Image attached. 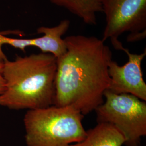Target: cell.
I'll return each mask as SVG.
<instances>
[{
    "label": "cell",
    "mask_w": 146,
    "mask_h": 146,
    "mask_svg": "<svg viewBox=\"0 0 146 146\" xmlns=\"http://www.w3.org/2000/svg\"><path fill=\"white\" fill-rule=\"evenodd\" d=\"M64 40L67 50L57 58L54 105L73 106L87 115L104 103L112 52L96 37L76 35Z\"/></svg>",
    "instance_id": "1"
},
{
    "label": "cell",
    "mask_w": 146,
    "mask_h": 146,
    "mask_svg": "<svg viewBox=\"0 0 146 146\" xmlns=\"http://www.w3.org/2000/svg\"><path fill=\"white\" fill-rule=\"evenodd\" d=\"M57 58L50 54L16 56L4 62L5 91L0 106L9 110H35L54 105Z\"/></svg>",
    "instance_id": "2"
},
{
    "label": "cell",
    "mask_w": 146,
    "mask_h": 146,
    "mask_svg": "<svg viewBox=\"0 0 146 146\" xmlns=\"http://www.w3.org/2000/svg\"><path fill=\"white\" fill-rule=\"evenodd\" d=\"M84 117L71 106L28 110L23 119L27 146H70L83 141Z\"/></svg>",
    "instance_id": "3"
},
{
    "label": "cell",
    "mask_w": 146,
    "mask_h": 146,
    "mask_svg": "<svg viewBox=\"0 0 146 146\" xmlns=\"http://www.w3.org/2000/svg\"><path fill=\"white\" fill-rule=\"evenodd\" d=\"M104 96V103L95 110L97 122L114 125L124 136L125 146H140L141 138L146 135V101L108 90Z\"/></svg>",
    "instance_id": "4"
},
{
    "label": "cell",
    "mask_w": 146,
    "mask_h": 146,
    "mask_svg": "<svg viewBox=\"0 0 146 146\" xmlns=\"http://www.w3.org/2000/svg\"><path fill=\"white\" fill-rule=\"evenodd\" d=\"M106 25L102 40L110 39L116 50L125 47L119 40L126 32L146 31V0H101Z\"/></svg>",
    "instance_id": "5"
},
{
    "label": "cell",
    "mask_w": 146,
    "mask_h": 146,
    "mask_svg": "<svg viewBox=\"0 0 146 146\" xmlns=\"http://www.w3.org/2000/svg\"><path fill=\"white\" fill-rule=\"evenodd\" d=\"M128 56V61L121 66L110 61L108 73L110 78L108 90L115 94L133 95L146 101V84L143 78L141 63L146 56V50L140 54H132L125 48L123 50Z\"/></svg>",
    "instance_id": "6"
},
{
    "label": "cell",
    "mask_w": 146,
    "mask_h": 146,
    "mask_svg": "<svg viewBox=\"0 0 146 146\" xmlns=\"http://www.w3.org/2000/svg\"><path fill=\"white\" fill-rule=\"evenodd\" d=\"M70 25L69 20H64L52 27H39L37 33L43 34V36L31 38V47H36L43 53L50 54L56 58H60L67 50L66 44L62 36L68 31Z\"/></svg>",
    "instance_id": "7"
},
{
    "label": "cell",
    "mask_w": 146,
    "mask_h": 146,
    "mask_svg": "<svg viewBox=\"0 0 146 146\" xmlns=\"http://www.w3.org/2000/svg\"><path fill=\"white\" fill-rule=\"evenodd\" d=\"M125 139L114 125L107 123H98L93 128L87 131L83 141L70 146H122Z\"/></svg>",
    "instance_id": "8"
},
{
    "label": "cell",
    "mask_w": 146,
    "mask_h": 146,
    "mask_svg": "<svg viewBox=\"0 0 146 146\" xmlns=\"http://www.w3.org/2000/svg\"><path fill=\"white\" fill-rule=\"evenodd\" d=\"M53 5L62 7L77 16L84 23L95 26L96 15L102 13L101 0H50Z\"/></svg>",
    "instance_id": "9"
},
{
    "label": "cell",
    "mask_w": 146,
    "mask_h": 146,
    "mask_svg": "<svg viewBox=\"0 0 146 146\" xmlns=\"http://www.w3.org/2000/svg\"><path fill=\"white\" fill-rule=\"evenodd\" d=\"M11 38L6 37L0 33V62H5L7 60L5 53L2 50V46L5 44L9 45L11 43Z\"/></svg>",
    "instance_id": "10"
},
{
    "label": "cell",
    "mask_w": 146,
    "mask_h": 146,
    "mask_svg": "<svg viewBox=\"0 0 146 146\" xmlns=\"http://www.w3.org/2000/svg\"><path fill=\"white\" fill-rule=\"evenodd\" d=\"M146 36V31L136 33H130L127 36V40L128 42H136L145 39Z\"/></svg>",
    "instance_id": "11"
},
{
    "label": "cell",
    "mask_w": 146,
    "mask_h": 146,
    "mask_svg": "<svg viewBox=\"0 0 146 146\" xmlns=\"http://www.w3.org/2000/svg\"><path fill=\"white\" fill-rule=\"evenodd\" d=\"M4 62H0V95L2 94L5 90V83L3 75Z\"/></svg>",
    "instance_id": "12"
}]
</instances>
